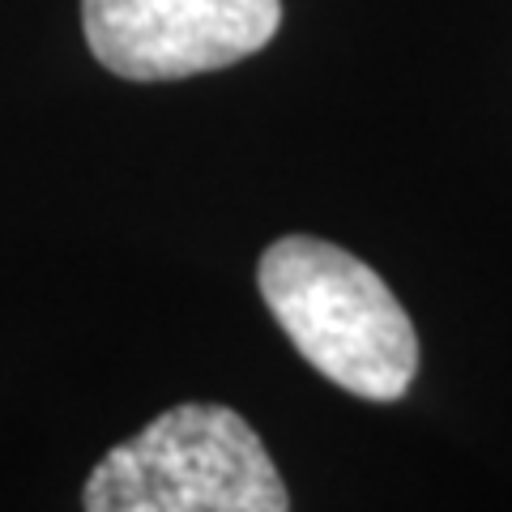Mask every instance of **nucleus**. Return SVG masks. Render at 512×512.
Segmentation results:
<instances>
[{
	"instance_id": "nucleus-2",
	"label": "nucleus",
	"mask_w": 512,
	"mask_h": 512,
	"mask_svg": "<svg viewBox=\"0 0 512 512\" xmlns=\"http://www.w3.org/2000/svg\"><path fill=\"white\" fill-rule=\"evenodd\" d=\"M90 512H286L291 495L244 414L184 402L116 444L86 478Z\"/></svg>"
},
{
	"instance_id": "nucleus-3",
	"label": "nucleus",
	"mask_w": 512,
	"mask_h": 512,
	"mask_svg": "<svg viewBox=\"0 0 512 512\" xmlns=\"http://www.w3.org/2000/svg\"><path fill=\"white\" fill-rule=\"evenodd\" d=\"M86 43L128 82L227 69L278 35L282 0H82Z\"/></svg>"
},
{
	"instance_id": "nucleus-1",
	"label": "nucleus",
	"mask_w": 512,
	"mask_h": 512,
	"mask_svg": "<svg viewBox=\"0 0 512 512\" xmlns=\"http://www.w3.org/2000/svg\"><path fill=\"white\" fill-rule=\"evenodd\" d=\"M261 299L291 346L363 402H397L419 376V333L367 261L312 235L269 244Z\"/></svg>"
}]
</instances>
